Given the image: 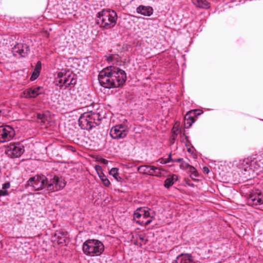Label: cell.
Wrapping results in <instances>:
<instances>
[{"mask_svg": "<svg viewBox=\"0 0 263 263\" xmlns=\"http://www.w3.org/2000/svg\"><path fill=\"white\" fill-rule=\"evenodd\" d=\"M183 168L186 169V170H188V172H190L191 173L194 174L196 175H198V173L196 169H195L194 168H193L190 166H187V167H183Z\"/></svg>", "mask_w": 263, "mask_h": 263, "instance_id": "24", "label": "cell"}, {"mask_svg": "<svg viewBox=\"0 0 263 263\" xmlns=\"http://www.w3.org/2000/svg\"><path fill=\"white\" fill-rule=\"evenodd\" d=\"M110 174L112 175H113L114 177L116 178L117 179L118 178V169L116 168L113 169L111 172Z\"/></svg>", "mask_w": 263, "mask_h": 263, "instance_id": "25", "label": "cell"}, {"mask_svg": "<svg viewBox=\"0 0 263 263\" xmlns=\"http://www.w3.org/2000/svg\"><path fill=\"white\" fill-rule=\"evenodd\" d=\"M138 171L143 174L156 177H166L169 174V173L166 170L150 166L140 167L138 169Z\"/></svg>", "mask_w": 263, "mask_h": 263, "instance_id": "12", "label": "cell"}, {"mask_svg": "<svg viewBox=\"0 0 263 263\" xmlns=\"http://www.w3.org/2000/svg\"><path fill=\"white\" fill-rule=\"evenodd\" d=\"M155 213L147 207H142L136 210L134 214V221L143 226L149 225L155 218Z\"/></svg>", "mask_w": 263, "mask_h": 263, "instance_id": "8", "label": "cell"}, {"mask_svg": "<svg viewBox=\"0 0 263 263\" xmlns=\"http://www.w3.org/2000/svg\"><path fill=\"white\" fill-rule=\"evenodd\" d=\"M96 168L99 176L100 177L103 184L106 186H108L110 185V182L108 179L104 175L101 168L99 166H97Z\"/></svg>", "mask_w": 263, "mask_h": 263, "instance_id": "22", "label": "cell"}, {"mask_svg": "<svg viewBox=\"0 0 263 263\" xmlns=\"http://www.w3.org/2000/svg\"><path fill=\"white\" fill-rule=\"evenodd\" d=\"M129 129L126 125L119 124L114 126L111 129L110 135L114 139H120L126 137Z\"/></svg>", "mask_w": 263, "mask_h": 263, "instance_id": "13", "label": "cell"}, {"mask_svg": "<svg viewBox=\"0 0 263 263\" xmlns=\"http://www.w3.org/2000/svg\"><path fill=\"white\" fill-rule=\"evenodd\" d=\"M97 30L94 26L81 22L68 28L58 44L61 54L69 57L88 55Z\"/></svg>", "mask_w": 263, "mask_h": 263, "instance_id": "4", "label": "cell"}, {"mask_svg": "<svg viewBox=\"0 0 263 263\" xmlns=\"http://www.w3.org/2000/svg\"><path fill=\"white\" fill-rule=\"evenodd\" d=\"M66 185L64 179L56 176L47 183V188L49 192H55L62 189Z\"/></svg>", "mask_w": 263, "mask_h": 263, "instance_id": "14", "label": "cell"}, {"mask_svg": "<svg viewBox=\"0 0 263 263\" xmlns=\"http://www.w3.org/2000/svg\"><path fill=\"white\" fill-rule=\"evenodd\" d=\"M135 11L138 14L144 16H151L154 12L153 8L151 6L144 4H139L137 6H135Z\"/></svg>", "mask_w": 263, "mask_h": 263, "instance_id": "19", "label": "cell"}, {"mask_svg": "<svg viewBox=\"0 0 263 263\" xmlns=\"http://www.w3.org/2000/svg\"><path fill=\"white\" fill-rule=\"evenodd\" d=\"M90 66L87 58L65 60L56 66L49 78L48 96L57 109L67 112L96 101L88 81Z\"/></svg>", "mask_w": 263, "mask_h": 263, "instance_id": "1", "label": "cell"}, {"mask_svg": "<svg viewBox=\"0 0 263 263\" xmlns=\"http://www.w3.org/2000/svg\"><path fill=\"white\" fill-rule=\"evenodd\" d=\"M190 256L189 255H182L180 256L177 259V262L179 263H186V262H192Z\"/></svg>", "mask_w": 263, "mask_h": 263, "instance_id": "23", "label": "cell"}, {"mask_svg": "<svg viewBox=\"0 0 263 263\" xmlns=\"http://www.w3.org/2000/svg\"><path fill=\"white\" fill-rule=\"evenodd\" d=\"M263 194L260 190H256L251 193L248 198L249 204L254 206L262 205L263 202Z\"/></svg>", "mask_w": 263, "mask_h": 263, "instance_id": "18", "label": "cell"}, {"mask_svg": "<svg viewBox=\"0 0 263 263\" xmlns=\"http://www.w3.org/2000/svg\"><path fill=\"white\" fill-rule=\"evenodd\" d=\"M69 241L68 234L64 231L57 232L54 237V242L59 246H65Z\"/></svg>", "mask_w": 263, "mask_h": 263, "instance_id": "17", "label": "cell"}, {"mask_svg": "<svg viewBox=\"0 0 263 263\" xmlns=\"http://www.w3.org/2000/svg\"><path fill=\"white\" fill-rule=\"evenodd\" d=\"M32 54L29 42L11 37H0V62L16 64L29 59Z\"/></svg>", "mask_w": 263, "mask_h": 263, "instance_id": "5", "label": "cell"}, {"mask_svg": "<svg viewBox=\"0 0 263 263\" xmlns=\"http://www.w3.org/2000/svg\"><path fill=\"white\" fill-rule=\"evenodd\" d=\"M24 152V148L20 143L11 144L7 147L5 150L6 154L12 159L20 157Z\"/></svg>", "mask_w": 263, "mask_h": 263, "instance_id": "11", "label": "cell"}, {"mask_svg": "<svg viewBox=\"0 0 263 263\" xmlns=\"http://www.w3.org/2000/svg\"><path fill=\"white\" fill-rule=\"evenodd\" d=\"M117 15L112 9H104L99 12L96 17V22L98 25L103 28H112L116 23Z\"/></svg>", "mask_w": 263, "mask_h": 263, "instance_id": "7", "label": "cell"}, {"mask_svg": "<svg viewBox=\"0 0 263 263\" xmlns=\"http://www.w3.org/2000/svg\"><path fill=\"white\" fill-rule=\"evenodd\" d=\"M180 124L179 121H177L174 125L171 133V143H174L176 140L179 132L180 131Z\"/></svg>", "mask_w": 263, "mask_h": 263, "instance_id": "20", "label": "cell"}, {"mask_svg": "<svg viewBox=\"0 0 263 263\" xmlns=\"http://www.w3.org/2000/svg\"><path fill=\"white\" fill-rule=\"evenodd\" d=\"M15 134L13 129L8 126L0 127V142H7L13 138Z\"/></svg>", "mask_w": 263, "mask_h": 263, "instance_id": "16", "label": "cell"}, {"mask_svg": "<svg viewBox=\"0 0 263 263\" xmlns=\"http://www.w3.org/2000/svg\"><path fill=\"white\" fill-rule=\"evenodd\" d=\"M47 183V180L44 175H37L29 180L28 185L34 190H40L44 188Z\"/></svg>", "mask_w": 263, "mask_h": 263, "instance_id": "10", "label": "cell"}, {"mask_svg": "<svg viewBox=\"0 0 263 263\" xmlns=\"http://www.w3.org/2000/svg\"><path fill=\"white\" fill-rule=\"evenodd\" d=\"M126 74L122 69L115 66H109L102 70L98 76L101 85L106 89L117 88L126 80Z\"/></svg>", "mask_w": 263, "mask_h": 263, "instance_id": "6", "label": "cell"}, {"mask_svg": "<svg viewBox=\"0 0 263 263\" xmlns=\"http://www.w3.org/2000/svg\"><path fill=\"white\" fill-rule=\"evenodd\" d=\"M202 113L203 111L200 110H192L188 112L185 118V128H190Z\"/></svg>", "mask_w": 263, "mask_h": 263, "instance_id": "15", "label": "cell"}, {"mask_svg": "<svg viewBox=\"0 0 263 263\" xmlns=\"http://www.w3.org/2000/svg\"><path fill=\"white\" fill-rule=\"evenodd\" d=\"M84 253L89 256L95 257L101 255L104 251V246L100 241L91 240L87 241L83 246Z\"/></svg>", "mask_w": 263, "mask_h": 263, "instance_id": "9", "label": "cell"}, {"mask_svg": "<svg viewBox=\"0 0 263 263\" xmlns=\"http://www.w3.org/2000/svg\"><path fill=\"white\" fill-rule=\"evenodd\" d=\"M178 180V177L175 175H172L169 177L166 180L164 185L165 186L169 188L171 187L175 182Z\"/></svg>", "mask_w": 263, "mask_h": 263, "instance_id": "21", "label": "cell"}, {"mask_svg": "<svg viewBox=\"0 0 263 263\" xmlns=\"http://www.w3.org/2000/svg\"><path fill=\"white\" fill-rule=\"evenodd\" d=\"M110 114L101 105L90 106L65 115L62 120L64 134L76 143L98 147L106 139Z\"/></svg>", "mask_w": 263, "mask_h": 263, "instance_id": "2", "label": "cell"}, {"mask_svg": "<svg viewBox=\"0 0 263 263\" xmlns=\"http://www.w3.org/2000/svg\"><path fill=\"white\" fill-rule=\"evenodd\" d=\"M45 224L44 203L40 197L28 196L0 207V227L8 235L34 236Z\"/></svg>", "mask_w": 263, "mask_h": 263, "instance_id": "3", "label": "cell"}]
</instances>
